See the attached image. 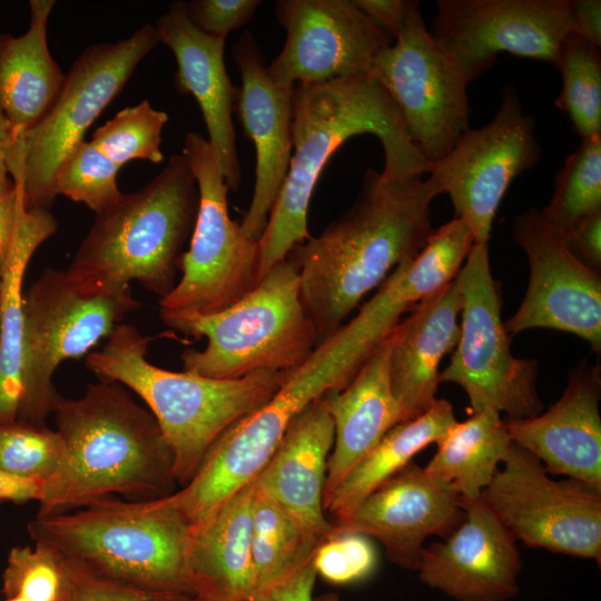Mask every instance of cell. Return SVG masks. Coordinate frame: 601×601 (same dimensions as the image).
<instances>
[{"mask_svg": "<svg viewBox=\"0 0 601 601\" xmlns=\"http://www.w3.org/2000/svg\"><path fill=\"white\" fill-rule=\"evenodd\" d=\"M119 169L96 145L83 139L61 164L55 178L56 194L85 204L97 214L122 195L117 186Z\"/></svg>", "mask_w": 601, "mask_h": 601, "instance_id": "cell-36", "label": "cell"}, {"mask_svg": "<svg viewBox=\"0 0 601 601\" xmlns=\"http://www.w3.org/2000/svg\"><path fill=\"white\" fill-rule=\"evenodd\" d=\"M57 229L49 209H21L0 285V424L17 421L21 400L26 270L38 247Z\"/></svg>", "mask_w": 601, "mask_h": 601, "instance_id": "cell-28", "label": "cell"}, {"mask_svg": "<svg viewBox=\"0 0 601 601\" xmlns=\"http://www.w3.org/2000/svg\"><path fill=\"white\" fill-rule=\"evenodd\" d=\"M260 3L259 0H191L185 6L196 28L209 36L226 38L246 26Z\"/></svg>", "mask_w": 601, "mask_h": 601, "instance_id": "cell-39", "label": "cell"}, {"mask_svg": "<svg viewBox=\"0 0 601 601\" xmlns=\"http://www.w3.org/2000/svg\"><path fill=\"white\" fill-rule=\"evenodd\" d=\"M455 279L462 295L460 337L440 381L461 386L472 413L492 408L505 413L508 420L540 414L538 364L511 353L489 244H474Z\"/></svg>", "mask_w": 601, "mask_h": 601, "instance_id": "cell-10", "label": "cell"}, {"mask_svg": "<svg viewBox=\"0 0 601 601\" xmlns=\"http://www.w3.org/2000/svg\"><path fill=\"white\" fill-rule=\"evenodd\" d=\"M155 26L160 42L170 48L177 62L175 89L196 99L225 183L229 190L236 191L242 183V169L233 114L239 87L226 71V38L209 36L196 28L183 1L171 2Z\"/></svg>", "mask_w": 601, "mask_h": 601, "instance_id": "cell-22", "label": "cell"}, {"mask_svg": "<svg viewBox=\"0 0 601 601\" xmlns=\"http://www.w3.org/2000/svg\"><path fill=\"white\" fill-rule=\"evenodd\" d=\"M461 311L454 278L418 302L391 332L390 381L402 421L421 415L437 400L440 363L457 344Z\"/></svg>", "mask_w": 601, "mask_h": 601, "instance_id": "cell-24", "label": "cell"}, {"mask_svg": "<svg viewBox=\"0 0 601 601\" xmlns=\"http://www.w3.org/2000/svg\"><path fill=\"white\" fill-rule=\"evenodd\" d=\"M482 496L516 541L600 564V490L571 477L552 479L513 443Z\"/></svg>", "mask_w": 601, "mask_h": 601, "instance_id": "cell-12", "label": "cell"}, {"mask_svg": "<svg viewBox=\"0 0 601 601\" xmlns=\"http://www.w3.org/2000/svg\"><path fill=\"white\" fill-rule=\"evenodd\" d=\"M159 43L156 26L146 23L126 39L87 47L73 61L50 109L9 157V174L27 209H49L61 164Z\"/></svg>", "mask_w": 601, "mask_h": 601, "instance_id": "cell-8", "label": "cell"}, {"mask_svg": "<svg viewBox=\"0 0 601 601\" xmlns=\"http://www.w3.org/2000/svg\"><path fill=\"white\" fill-rule=\"evenodd\" d=\"M52 413L65 444L62 462L43 486L37 515L72 511L115 494L150 501L177 484L174 455L152 413L116 382L60 396Z\"/></svg>", "mask_w": 601, "mask_h": 601, "instance_id": "cell-3", "label": "cell"}, {"mask_svg": "<svg viewBox=\"0 0 601 601\" xmlns=\"http://www.w3.org/2000/svg\"><path fill=\"white\" fill-rule=\"evenodd\" d=\"M570 252L597 273L601 268V210L579 220L563 234Z\"/></svg>", "mask_w": 601, "mask_h": 601, "instance_id": "cell-41", "label": "cell"}, {"mask_svg": "<svg viewBox=\"0 0 601 601\" xmlns=\"http://www.w3.org/2000/svg\"><path fill=\"white\" fill-rule=\"evenodd\" d=\"M362 134L380 140L385 177L428 173L431 164L410 138L395 102L371 75L293 87L292 159L258 240L257 283L312 237L308 208L321 173L345 141Z\"/></svg>", "mask_w": 601, "mask_h": 601, "instance_id": "cell-2", "label": "cell"}, {"mask_svg": "<svg viewBox=\"0 0 601 601\" xmlns=\"http://www.w3.org/2000/svg\"><path fill=\"white\" fill-rule=\"evenodd\" d=\"M321 543L260 490L255 479L252 508L255 592L276 584L312 560Z\"/></svg>", "mask_w": 601, "mask_h": 601, "instance_id": "cell-31", "label": "cell"}, {"mask_svg": "<svg viewBox=\"0 0 601 601\" xmlns=\"http://www.w3.org/2000/svg\"><path fill=\"white\" fill-rule=\"evenodd\" d=\"M195 176L199 205L181 277L159 300V313L210 314L239 300L257 284L258 242L228 213V187L206 138L188 132L181 152Z\"/></svg>", "mask_w": 601, "mask_h": 601, "instance_id": "cell-11", "label": "cell"}, {"mask_svg": "<svg viewBox=\"0 0 601 601\" xmlns=\"http://www.w3.org/2000/svg\"><path fill=\"white\" fill-rule=\"evenodd\" d=\"M313 563L325 581L347 585L371 578L377 566V553L371 539L353 532L337 531L316 549Z\"/></svg>", "mask_w": 601, "mask_h": 601, "instance_id": "cell-38", "label": "cell"}, {"mask_svg": "<svg viewBox=\"0 0 601 601\" xmlns=\"http://www.w3.org/2000/svg\"><path fill=\"white\" fill-rule=\"evenodd\" d=\"M370 75L395 102L410 138L431 165L470 129L469 83L435 42L417 1Z\"/></svg>", "mask_w": 601, "mask_h": 601, "instance_id": "cell-13", "label": "cell"}, {"mask_svg": "<svg viewBox=\"0 0 601 601\" xmlns=\"http://www.w3.org/2000/svg\"><path fill=\"white\" fill-rule=\"evenodd\" d=\"M65 444L57 431L20 421L0 424V470L45 484L58 471Z\"/></svg>", "mask_w": 601, "mask_h": 601, "instance_id": "cell-37", "label": "cell"}, {"mask_svg": "<svg viewBox=\"0 0 601 601\" xmlns=\"http://www.w3.org/2000/svg\"><path fill=\"white\" fill-rule=\"evenodd\" d=\"M456 422L452 404L437 398L421 415L400 422L349 471L324 510L344 519L383 482L408 465L428 445L437 444Z\"/></svg>", "mask_w": 601, "mask_h": 601, "instance_id": "cell-29", "label": "cell"}, {"mask_svg": "<svg viewBox=\"0 0 601 601\" xmlns=\"http://www.w3.org/2000/svg\"><path fill=\"white\" fill-rule=\"evenodd\" d=\"M600 368L581 362L562 396L544 413L506 420L512 442L534 455L550 475L580 480L601 491Z\"/></svg>", "mask_w": 601, "mask_h": 601, "instance_id": "cell-21", "label": "cell"}, {"mask_svg": "<svg viewBox=\"0 0 601 601\" xmlns=\"http://www.w3.org/2000/svg\"><path fill=\"white\" fill-rule=\"evenodd\" d=\"M314 601H345L337 593L328 592L314 598Z\"/></svg>", "mask_w": 601, "mask_h": 601, "instance_id": "cell-49", "label": "cell"}, {"mask_svg": "<svg viewBox=\"0 0 601 601\" xmlns=\"http://www.w3.org/2000/svg\"><path fill=\"white\" fill-rule=\"evenodd\" d=\"M42 486V483L20 479L0 470V503L38 501Z\"/></svg>", "mask_w": 601, "mask_h": 601, "instance_id": "cell-46", "label": "cell"}, {"mask_svg": "<svg viewBox=\"0 0 601 601\" xmlns=\"http://www.w3.org/2000/svg\"><path fill=\"white\" fill-rule=\"evenodd\" d=\"M231 55L242 79L234 112L256 152L254 193L240 227L247 237L258 242L292 159L293 88L278 86L270 79L249 30L242 33Z\"/></svg>", "mask_w": 601, "mask_h": 601, "instance_id": "cell-20", "label": "cell"}, {"mask_svg": "<svg viewBox=\"0 0 601 601\" xmlns=\"http://www.w3.org/2000/svg\"><path fill=\"white\" fill-rule=\"evenodd\" d=\"M512 237L530 265L529 285L512 317L504 322L510 337L530 328L571 333L601 349V279L568 248L563 234L540 210L516 216Z\"/></svg>", "mask_w": 601, "mask_h": 601, "instance_id": "cell-17", "label": "cell"}, {"mask_svg": "<svg viewBox=\"0 0 601 601\" xmlns=\"http://www.w3.org/2000/svg\"><path fill=\"white\" fill-rule=\"evenodd\" d=\"M173 331L207 338L204 349H185L184 371L233 380L262 371L292 373L317 346V333L300 296L296 263L275 264L239 300L210 314L159 313Z\"/></svg>", "mask_w": 601, "mask_h": 601, "instance_id": "cell-7", "label": "cell"}, {"mask_svg": "<svg viewBox=\"0 0 601 601\" xmlns=\"http://www.w3.org/2000/svg\"><path fill=\"white\" fill-rule=\"evenodd\" d=\"M463 514L462 497L454 486L411 462L333 524L337 531L377 540L390 562L416 571L425 540L445 538Z\"/></svg>", "mask_w": 601, "mask_h": 601, "instance_id": "cell-18", "label": "cell"}, {"mask_svg": "<svg viewBox=\"0 0 601 601\" xmlns=\"http://www.w3.org/2000/svg\"><path fill=\"white\" fill-rule=\"evenodd\" d=\"M430 32L467 83L500 52L554 65L572 32L570 0H439Z\"/></svg>", "mask_w": 601, "mask_h": 601, "instance_id": "cell-15", "label": "cell"}, {"mask_svg": "<svg viewBox=\"0 0 601 601\" xmlns=\"http://www.w3.org/2000/svg\"><path fill=\"white\" fill-rule=\"evenodd\" d=\"M513 442L497 411L484 408L455 422L437 443L425 470L451 483L462 499H476L490 484Z\"/></svg>", "mask_w": 601, "mask_h": 601, "instance_id": "cell-30", "label": "cell"}, {"mask_svg": "<svg viewBox=\"0 0 601 601\" xmlns=\"http://www.w3.org/2000/svg\"><path fill=\"white\" fill-rule=\"evenodd\" d=\"M198 205L187 158L173 155L146 186L96 214L65 270L68 279L85 294H121L138 282L165 297L176 285Z\"/></svg>", "mask_w": 601, "mask_h": 601, "instance_id": "cell-4", "label": "cell"}, {"mask_svg": "<svg viewBox=\"0 0 601 601\" xmlns=\"http://www.w3.org/2000/svg\"><path fill=\"white\" fill-rule=\"evenodd\" d=\"M148 601H207L197 595L190 594H174V595H160L149 599Z\"/></svg>", "mask_w": 601, "mask_h": 601, "instance_id": "cell-48", "label": "cell"}, {"mask_svg": "<svg viewBox=\"0 0 601 601\" xmlns=\"http://www.w3.org/2000/svg\"><path fill=\"white\" fill-rule=\"evenodd\" d=\"M333 444L334 424L322 396L292 420L275 453L256 477L260 490L322 542L334 531L324 510L327 461Z\"/></svg>", "mask_w": 601, "mask_h": 601, "instance_id": "cell-23", "label": "cell"}, {"mask_svg": "<svg viewBox=\"0 0 601 601\" xmlns=\"http://www.w3.org/2000/svg\"><path fill=\"white\" fill-rule=\"evenodd\" d=\"M358 8L392 40L403 29L412 0H355Z\"/></svg>", "mask_w": 601, "mask_h": 601, "instance_id": "cell-43", "label": "cell"}, {"mask_svg": "<svg viewBox=\"0 0 601 601\" xmlns=\"http://www.w3.org/2000/svg\"><path fill=\"white\" fill-rule=\"evenodd\" d=\"M70 560L73 563V580L69 601H148L155 598L98 574L78 561Z\"/></svg>", "mask_w": 601, "mask_h": 601, "instance_id": "cell-40", "label": "cell"}, {"mask_svg": "<svg viewBox=\"0 0 601 601\" xmlns=\"http://www.w3.org/2000/svg\"><path fill=\"white\" fill-rule=\"evenodd\" d=\"M540 156L535 121L523 111L516 89L508 86L494 118L464 132L427 174L440 194L450 196L455 217L470 228L475 244H489L510 184Z\"/></svg>", "mask_w": 601, "mask_h": 601, "instance_id": "cell-14", "label": "cell"}, {"mask_svg": "<svg viewBox=\"0 0 601 601\" xmlns=\"http://www.w3.org/2000/svg\"><path fill=\"white\" fill-rule=\"evenodd\" d=\"M255 480L205 522L190 528L186 564L194 594L207 601H252V508Z\"/></svg>", "mask_w": 601, "mask_h": 601, "instance_id": "cell-26", "label": "cell"}, {"mask_svg": "<svg viewBox=\"0 0 601 601\" xmlns=\"http://www.w3.org/2000/svg\"><path fill=\"white\" fill-rule=\"evenodd\" d=\"M554 66L562 77L555 105L569 116L581 139L601 136L600 48L571 32L561 43Z\"/></svg>", "mask_w": 601, "mask_h": 601, "instance_id": "cell-32", "label": "cell"}, {"mask_svg": "<svg viewBox=\"0 0 601 601\" xmlns=\"http://www.w3.org/2000/svg\"><path fill=\"white\" fill-rule=\"evenodd\" d=\"M189 531L174 511L112 497L28 524L33 542L154 597L195 595L186 564Z\"/></svg>", "mask_w": 601, "mask_h": 601, "instance_id": "cell-6", "label": "cell"}, {"mask_svg": "<svg viewBox=\"0 0 601 601\" xmlns=\"http://www.w3.org/2000/svg\"><path fill=\"white\" fill-rule=\"evenodd\" d=\"M463 519L424 546L418 579L455 601H506L519 593L518 541L483 496L462 499Z\"/></svg>", "mask_w": 601, "mask_h": 601, "instance_id": "cell-19", "label": "cell"}, {"mask_svg": "<svg viewBox=\"0 0 601 601\" xmlns=\"http://www.w3.org/2000/svg\"><path fill=\"white\" fill-rule=\"evenodd\" d=\"M72 580V561L55 549L16 546L2 571L0 601H69Z\"/></svg>", "mask_w": 601, "mask_h": 601, "instance_id": "cell-34", "label": "cell"}, {"mask_svg": "<svg viewBox=\"0 0 601 601\" xmlns=\"http://www.w3.org/2000/svg\"><path fill=\"white\" fill-rule=\"evenodd\" d=\"M601 210V136L581 139L554 180V191L542 217L566 233L582 218Z\"/></svg>", "mask_w": 601, "mask_h": 601, "instance_id": "cell-33", "label": "cell"}, {"mask_svg": "<svg viewBox=\"0 0 601 601\" xmlns=\"http://www.w3.org/2000/svg\"><path fill=\"white\" fill-rule=\"evenodd\" d=\"M572 32L601 47V1L570 0Z\"/></svg>", "mask_w": 601, "mask_h": 601, "instance_id": "cell-45", "label": "cell"}, {"mask_svg": "<svg viewBox=\"0 0 601 601\" xmlns=\"http://www.w3.org/2000/svg\"><path fill=\"white\" fill-rule=\"evenodd\" d=\"M316 579L312 559L276 584L256 591L252 601H314Z\"/></svg>", "mask_w": 601, "mask_h": 601, "instance_id": "cell-42", "label": "cell"}, {"mask_svg": "<svg viewBox=\"0 0 601 601\" xmlns=\"http://www.w3.org/2000/svg\"><path fill=\"white\" fill-rule=\"evenodd\" d=\"M53 0H31L28 30L18 37L0 32V106L18 150L24 135L47 114L65 80L47 42Z\"/></svg>", "mask_w": 601, "mask_h": 601, "instance_id": "cell-27", "label": "cell"}, {"mask_svg": "<svg viewBox=\"0 0 601 601\" xmlns=\"http://www.w3.org/2000/svg\"><path fill=\"white\" fill-rule=\"evenodd\" d=\"M275 16L286 39L266 69L285 88L370 75L393 42L355 0H278Z\"/></svg>", "mask_w": 601, "mask_h": 601, "instance_id": "cell-16", "label": "cell"}, {"mask_svg": "<svg viewBox=\"0 0 601 601\" xmlns=\"http://www.w3.org/2000/svg\"><path fill=\"white\" fill-rule=\"evenodd\" d=\"M437 195L430 178H388L370 168L353 205L318 236L290 250L317 345L367 293L424 247L434 230L431 205Z\"/></svg>", "mask_w": 601, "mask_h": 601, "instance_id": "cell-1", "label": "cell"}, {"mask_svg": "<svg viewBox=\"0 0 601 601\" xmlns=\"http://www.w3.org/2000/svg\"><path fill=\"white\" fill-rule=\"evenodd\" d=\"M12 145L11 127L0 106V195L8 191L13 181L9 178L8 155Z\"/></svg>", "mask_w": 601, "mask_h": 601, "instance_id": "cell-47", "label": "cell"}, {"mask_svg": "<svg viewBox=\"0 0 601 601\" xmlns=\"http://www.w3.org/2000/svg\"><path fill=\"white\" fill-rule=\"evenodd\" d=\"M168 115L155 109L148 100L121 109L98 127L90 141L120 168L130 160L159 164L164 159L161 131Z\"/></svg>", "mask_w": 601, "mask_h": 601, "instance_id": "cell-35", "label": "cell"}, {"mask_svg": "<svg viewBox=\"0 0 601 601\" xmlns=\"http://www.w3.org/2000/svg\"><path fill=\"white\" fill-rule=\"evenodd\" d=\"M148 338L119 324L86 366L100 382L134 391L147 405L174 455V476L185 485L215 442L235 423L268 402L290 373L262 371L233 380L173 372L147 359Z\"/></svg>", "mask_w": 601, "mask_h": 601, "instance_id": "cell-5", "label": "cell"}, {"mask_svg": "<svg viewBox=\"0 0 601 601\" xmlns=\"http://www.w3.org/2000/svg\"><path fill=\"white\" fill-rule=\"evenodd\" d=\"M140 306L131 290L85 294L62 270L46 268L23 295L21 400L17 421L46 426L60 398L52 384L57 367L88 354Z\"/></svg>", "mask_w": 601, "mask_h": 601, "instance_id": "cell-9", "label": "cell"}, {"mask_svg": "<svg viewBox=\"0 0 601 601\" xmlns=\"http://www.w3.org/2000/svg\"><path fill=\"white\" fill-rule=\"evenodd\" d=\"M388 336L344 388L323 395L334 424L324 505L349 471L403 422L390 381Z\"/></svg>", "mask_w": 601, "mask_h": 601, "instance_id": "cell-25", "label": "cell"}, {"mask_svg": "<svg viewBox=\"0 0 601 601\" xmlns=\"http://www.w3.org/2000/svg\"><path fill=\"white\" fill-rule=\"evenodd\" d=\"M23 206L21 189L16 184L0 195V285Z\"/></svg>", "mask_w": 601, "mask_h": 601, "instance_id": "cell-44", "label": "cell"}]
</instances>
